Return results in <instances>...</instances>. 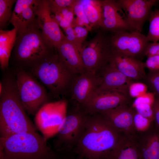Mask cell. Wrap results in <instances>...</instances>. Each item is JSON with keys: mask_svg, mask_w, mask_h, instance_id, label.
<instances>
[{"mask_svg": "<svg viewBox=\"0 0 159 159\" xmlns=\"http://www.w3.org/2000/svg\"><path fill=\"white\" fill-rule=\"evenodd\" d=\"M122 137L100 113L87 114L83 132L74 152L82 159H102Z\"/></svg>", "mask_w": 159, "mask_h": 159, "instance_id": "obj_1", "label": "cell"}, {"mask_svg": "<svg viewBox=\"0 0 159 159\" xmlns=\"http://www.w3.org/2000/svg\"><path fill=\"white\" fill-rule=\"evenodd\" d=\"M3 90L0 95V138L14 134L36 131L37 128L27 116L19 99L15 77L6 74L1 81Z\"/></svg>", "mask_w": 159, "mask_h": 159, "instance_id": "obj_2", "label": "cell"}, {"mask_svg": "<svg viewBox=\"0 0 159 159\" xmlns=\"http://www.w3.org/2000/svg\"><path fill=\"white\" fill-rule=\"evenodd\" d=\"M55 48L44 37L37 24H34L17 34L9 61L15 67L28 69Z\"/></svg>", "mask_w": 159, "mask_h": 159, "instance_id": "obj_3", "label": "cell"}, {"mask_svg": "<svg viewBox=\"0 0 159 159\" xmlns=\"http://www.w3.org/2000/svg\"><path fill=\"white\" fill-rule=\"evenodd\" d=\"M47 140L36 131L24 132L0 138V148L9 159H56Z\"/></svg>", "mask_w": 159, "mask_h": 159, "instance_id": "obj_4", "label": "cell"}, {"mask_svg": "<svg viewBox=\"0 0 159 159\" xmlns=\"http://www.w3.org/2000/svg\"><path fill=\"white\" fill-rule=\"evenodd\" d=\"M28 69L55 96L64 93L74 74L60 59L56 47Z\"/></svg>", "mask_w": 159, "mask_h": 159, "instance_id": "obj_5", "label": "cell"}, {"mask_svg": "<svg viewBox=\"0 0 159 159\" xmlns=\"http://www.w3.org/2000/svg\"><path fill=\"white\" fill-rule=\"evenodd\" d=\"M17 92L21 103L29 115H35L48 102L45 87L26 70L15 67Z\"/></svg>", "mask_w": 159, "mask_h": 159, "instance_id": "obj_6", "label": "cell"}, {"mask_svg": "<svg viewBox=\"0 0 159 159\" xmlns=\"http://www.w3.org/2000/svg\"><path fill=\"white\" fill-rule=\"evenodd\" d=\"M87 115L79 105L68 113L67 112L54 141L56 150L74 151L83 132Z\"/></svg>", "mask_w": 159, "mask_h": 159, "instance_id": "obj_7", "label": "cell"}, {"mask_svg": "<svg viewBox=\"0 0 159 159\" xmlns=\"http://www.w3.org/2000/svg\"><path fill=\"white\" fill-rule=\"evenodd\" d=\"M67 102L65 100L48 102L35 115V125L47 140L56 134L67 113Z\"/></svg>", "mask_w": 159, "mask_h": 159, "instance_id": "obj_8", "label": "cell"}, {"mask_svg": "<svg viewBox=\"0 0 159 159\" xmlns=\"http://www.w3.org/2000/svg\"><path fill=\"white\" fill-rule=\"evenodd\" d=\"M110 50L108 38L101 32L90 40H85L80 52L85 72L96 73L99 68L104 67Z\"/></svg>", "mask_w": 159, "mask_h": 159, "instance_id": "obj_9", "label": "cell"}, {"mask_svg": "<svg viewBox=\"0 0 159 159\" xmlns=\"http://www.w3.org/2000/svg\"><path fill=\"white\" fill-rule=\"evenodd\" d=\"M108 42L111 51L138 59V57L144 55L150 42L141 33L123 31L114 33Z\"/></svg>", "mask_w": 159, "mask_h": 159, "instance_id": "obj_10", "label": "cell"}, {"mask_svg": "<svg viewBox=\"0 0 159 159\" xmlns=\"http://www.w3.org/2000/svg\"><path fill=\"white\" fill-rule=\"evenodd\" d=\"M128 98L127 94L121 92L96 90L85 103L80 106L87 114L100 113L126 104Z\"/></svg>", "mask_w": 159, "mask_h": 159, "instance_id": "obj_11", "label": "cell"}, {"mask_svg": "<svg viewBox=\"0 0 159 159\" xmlns=\"http://www.w3.org/2000/svg\"><path fill=\"white\" fill-rule=\"evenodd\" d=\"M117 1L124 12L128 23L135 31L141 33L144 24L148 20L155 0H119Z\"/></svg>", "mask_w": 159, "mask_h": 159, "instance_id": "obj_12", "label": "cell"}, {"mask_svg": "<svg viewBox=\"0 0 159 159\" xmlns=\"http://www.w3.org/2000/svg\"><path fill=\"white\" fill-rule=\"evenodd\" d=\"M36 16L37 25L43 35L56 47L65 39V35L53 17L48 0H39Z\"/></svg>", "mask_w": 159, "mask_h": 159, "instance_id": "obj_13", "label": "cell"}, {"mask_svg": "<svg viewBox=\"0 0 159 159\" xmlns=\"http://www.w3.org/2000/svg\"><path fill=\"white\" fill-rule=\"evenodd\" d=\"M102 20L100 27L103 30L115 33L135 31L127 22L125 15L117 0H101Z\"/></svg>", "mask_w": 159, "mask_h": 159, "instance_id": "obj_14", "label": "cell"}, {"mask_svg": "<svg viewBox=\"0 0 159 159\" xmlns=\"http://www.w3.org/2000/svg\"><path fill=\"white\" fill-rule=\"evenodd\" d=\"M107 64L131 80H139L146 77L144 63L110 50Z\"/></svg>", "mask_w": 159, "mask_h": 159, "instance_id": "obj_15", "label": "cell"}, {"mask_svg": "<svg viewBox=\"0 0 159 159\" xmlns=\"http://www.w3.org/2000/svg\"><path fill=\"white\" fill-rule=\"evenodd\" d=\"M39 0H17L9 22L17 29V34L37 24L36 12Z\"/></svg>", "mask_w": 159, "mask_h": 159, "instance_id": "obj_16", "label": "cell"}, {"mask_svg": "<svg viewBox=\"0 0 159 159\" xmlns=\"http://www.w3.org/2000/svg\"><path fill=\"white\" fill-rule=\"evenodd\" d=\"M135 113L131 108L124 104L100 113L119 132L132 136L135 129L133 124Z\"/></svg>", "mask_w": 159, "mask_h": 159, "instance_id": "obj_17", "label": "cell"}, {"mask_svg": "<svg viewBox=\"0 0 159 159\" xmlns=\"http://www.w3.org/2000/svg\"><path fill=\"white\" fill-rule=\"evenodd\" d=\"M74 83L72 90V99L81 105L87 100L98 87L101 77L96 73L85 72L80 74Z\"/></svg>", "mask_w": 159, "mask_h": 159, "instance_id": "obj_18", "label": "cell"}, {"mask_svg": "<svg viewBox=\"0 0 159 159\" xmlns=\"http://www.w3.org/2000/svg\"><path fill=\"white\" fill-rule=\"evenodd\" d=\"M104 67L105 70L101 82L97 90L118 91L127 94L132 83L131 80L107 64Z\"/></svg>", "mask_w": 159, "mask_h": 159, "instance_id": "obj_19", "label": "cell"}, {"mask_svg": "<svg viewBox=\"0 0 159 159\" xmlns=\"http://www.w3.org/2000/svg\"><path fill=\"white\" fill-rule=\"evenodd\" d=\"M56 48L60 59L73 74L85 72L75 45L64 39Z\"/></svg>", "mask_w": 159, "mask_h": 159, "instance_id": "obj_20", "label": "cell"}, {"mask_svg": "<svg viewBox=\"0 0 159 159\" xmlns=\"http://www.w3.org/2000/svg\"><path fill=\"white\" fill-rule=\"evenodd\" d=\"M137 146L132 136L125 135L102 159H139Z\"/></svg>", "mask_w": 159, "mask_h": 159, "instance_id": "obj_21", "label": "cell"}, {"mask_svg": "<svg viewBox=\"0 0 159 159\" xmlns=\"http://www.w3.org/2000/svg\"><path fill=\"white\" fill-rule=\"evenodd\" d=\"M17 29L0 30V64L1 69L8 68L11 56L17 36Z\"/></svg>", "mask_w": 159, "mask_h": 159, "instance_id": "obj_22", "label": "cell"}, {"mask_svg": "<svg viewBox=\"0 0 159 159\" xmlns=\"http://www.w3.org/2000/svg\"><path fill=\"white\" fill-rule=\"evenodd\" d=\"M84 13L91 26L100 27L102 16L101 0H81Z\"/></svg>", "mask_w": 159, "mask_h": 159, "instance_id": "obj_23", "label": "cell"}, {"mask_svg": "<svg viewBox=\"0 0 159 159\" xmlns=\"http://www.w3.org/2000/svg\"><path fill=\"white\" fill-rule=\"evenodd\" d=\"M155 98L153 93H146L136 98L133 104L137 112L152 122L154 120L153 105Z\"/></svg>", "mask_w": 159, "mask_h": 159, "instance_id": "obj_24", "label": "cell"}, {"mask_svg": "<svg viewBox=\"0 0 159 159\" xmlns=\"http://www.w3.org/2000/svg\"><path fill=\"white\" fill-rule=\"evenodd\" d=\"M146 141L142 151L143 159H159V135H152Z\"/></svg>", "mask_w": 159, "mask_h": 159, "instance_id": "obj_25", "label": "cell"}, {"mask_svg": "<svg viewBox=\"0 0 159 159\" xmlns=\"http://www.w3.org/2000/svg\"><path fill=\"white\" fill-rule=\"evenodd\" d=\"M53 14L55 20L63 30L70 26L74 19L73 6L60 9Z\"/></svg>", "mask_w": 159, "mask_h": 159, "instance_id": "obj_26", "label": "cell"}, {"mask_svg": "<svg viewBox=\"0 0 159 159\" xmlns=\"http://www.w3.org/2000/svg\"><path fill=\"white\" fill-rule=\"evenodd\" d=\"M148 20L149 26L146 37L150 41L156 42L159 41V10L156 9L152 11Z\"/></svg>", "mask_w": 159, "mask_h": 159, "instance_id": "obj_27", "label": "cell"}, {"mask_svg": "<svg viewBox=\"0 0 159 159\" xmlns=\"http://www.w3.org/2000/svg\"><path fill=\"white\" fill-rule=\"evenodd\" d=\"M16 0H0V30H4L11 17L12 9Z\"/></svg>", "mask_w": 159, "mask_h": 159, "instance_id": "obj_28", "label": "cell"}, {"mask_svg": "<svg viewBox=\"0 0 159 159\" xmlns=\"http://www.w3.org/2000/svg\"><path fill=\"white\" fill-rule=\"evenodd\" d=\"M73 7L74 14L77 16V17L74 19L71 26L72 27L80 26L90 31L92 28L84 13L81 0H76Z\"/></svg>", "mask_w": 159, "mask_h": 159, "instance_id": "obj_29", "label": "cell"}, {"mask_svg": "<svg viewBox=\"0 0 159 159\" xmlns=\"http://www.w3.org/2000/svg\"><path fill=\"white\" fill-rule=\"evenodd\" d=\"M151 121L137 112L135 113L133 118V124L135 128L139 131L147 130Z\"/></svg>", "mask_w": 159, "mask_h": 159, "instance_id": "obj_30", "label": "cell"}, {"mask_svg": "<svg viewBox=\"0 0 159 159\" xmlns=\"http://www.w3.org/2000/svg\"><path fill=\"white\" fill-rule=\"evenodd\" d=\"M76 1V0H48L49 7L53 14L61 8L73 6Z\"/></svg>", "mask_w": 159, "mask_h": 159, "instance_id": "obj_31", "label": "cell"}, {"mask_svg": "<svg viewBox=\"0 0 159 159\" xmlns=\"http://www.w3.org/2000/svg\"><path fill=\"white\" fill-rule=\"evenodd\" d=\"M147 89L145 85L139 82L131 83L128 88L130 95L133 97L136 98L146 93Z\"/></svg>", "mask_w": 159, "mask_h": 159, "instance_id": "obj_32", "label": "cell"}, {"mask_svg": "<svg viewBox=\"0 0 159 159\" xmlns=\"http://www.w3.org/2000/svg\"><path fill=\"white\" fill-rule=\"evenodd\" d=\"M148 77L149 85L153 91L159 99V71H150Z\"/></svg>", "mask_w": 159, "mask_h": 159, "instance_id": "obj_33", "label": "cell"}, {"mask_svg": "<svg viewBox=\"0 0 159 159\" xmlns=\"http://www.w3.org/2000/svg\"><path fill=\"white\" fill-rule=\"evenodd\" d=\"M72 27L74 28L75 35L80 51L89 30L85 27L79 26H76Z\"/></svg>", "mask_w": 159, "mask_h": 159, "instance_id": "obj_34", "label": "cell"}, {"mask_svg": "<svg viewBox=\"0 0 159 159\" xmlns=\"http://www.w3.org/2000/svg\"><path fill=\"white\" fill-rule=\"evenodd\" d=\"M145 63V67L151 72L159 71V56H153L148 57Z\"/></svg>", "mask_w": 159, "mask_h": 159, "instance_id": "obj_35", "label": "cell"}, {"mask_svg": "<svg viewBox=\"0 0 159 159\" xmlns=\"http://www.w3.org/2000/svg\"><path fill=\"white\" fill-rule=\"evenodd\" d=\"M144 55L148 57L159 56V42H149L145 49Z\"/></svg>", "mask_w": 159, "mask_h": 159, "instance_id": "obj_36", "label": "cell"}, {"mask_svg": "<svg viewBox=\"0 0 159 159\" xmlns=\"http://www.w3.org/2000/svg\"><path fill=\"white\" fill-rule=\"evenodd\" d=\"M64 30L66 34L64 39L75 45L80 51L78 44L75 35L73 28L71 25Z\"/></svg>", "mask_w": 159, "mask_h": 159, "instance_id": "obj_37", "label": "cell"}, {"mask_svg": "<svg viewBox=\"0 0 159 159\" xmlns=\"http://www.w3.org/2000/svg\"><path fill=\"white\" fill-rule=\"evenodd\" d=\"M153 108L154 113V120L159 127V99L155 98L153 104Z\"/></svg>", "mask_w": 159, "mask_h": 159, "instance_id": "obj_38", "label": "cell"}, {"mask_svg": "<svg viewBox=\"0 0 159 159\" xmlns=\"http://www.w3.org/2000/svg\"><path fill=\"white\" fill-rule=\"evenodd\" d=\"M1 159H9L8 158H7V157H6V156H5L4 155L3 157Z\"/></svg>", "mask_w": 159, "mask_h": 159, "instance_id": "obj_39", "label": "cell"}, {"mask_svg": "<svg viewBox=\"0 0 159 159\" xmlns=\"http://www.w3.org/2000/svg\"><path fill=\"white\" fill-rule=\"evenodd\" d=\"M74 159H82V158H81L80 157L78 156V157H77V158Z\"/></svg>", "mask_w": 159, "mask_h": 159, "instance_id": "obj_40", "label": "cell"}]
</instances>
